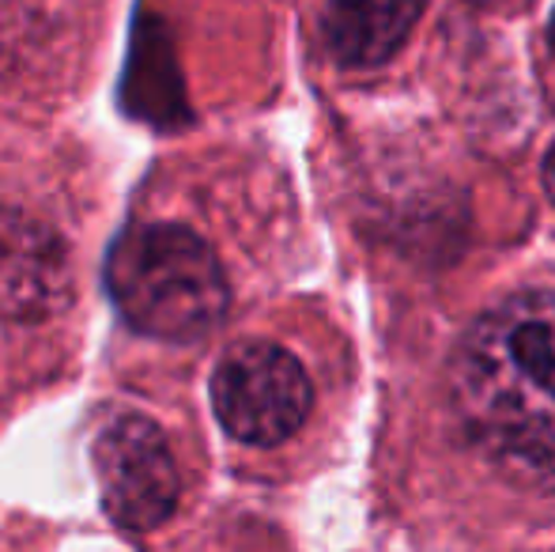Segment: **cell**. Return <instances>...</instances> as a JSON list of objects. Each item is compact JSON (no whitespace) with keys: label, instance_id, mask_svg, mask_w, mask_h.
I'll return each mask as SVG.
<instances>
[{"label":"cell","instance_id":"4","mask_svg":"<svg viewBox=\"0 0 555 552\" xmlns=\"http://www.w3.org/2000/svg\"><path fill=\"white\" fill-rule=\"evenodd\" d=\"M95 473L106 518L125 534H152L175 515L182 477L155 420L121 413L95 435Z\"/></svg>","mask_w":555,"mask_h":552},{"label":"cell","instance_id":"2","mask_svg":"<svg viewBox=\"0 0 555 552\" xmlns=\"http://www.w3.org/2000/svg\"><path fill=\"white\" fill-rule=\"evenodd\" d=\"M103 277L129 330L170 345L208 337L231 299L216 251L185 223H129L106 251Z\"/></svg>","mask_w":555,"mask_h":552},{"label":"cell","instance_id":"6","mask_svg":"<svg viewBox=\"0 0 555 552\" xmlns=\"http://www.w3.org/2000/svg\"><path fill=\"white\" fill-rule=\"evenodd\" d=\"M424 0H330L322 35L344 68L386 65L412 35Z\"/></svg>","mask_w":555,"mask_h":552},{"label":"cell","instance_id":"10","mask_svg":"<svg viewBox=\"0 0 555 552\" xmlns=\"http://www.w3.org/2000/svg\"><path fill=\"white\" fill-rule=\"evenodd\" d=\"M476 4H511V0H476Z\"/></svg>","mask_w":555,"mask_h":552},{"label":"cell","instance_id":"9","mask_svg":"<svg viewBox=\"0 0 555 552\" xmlns=\"http://www.w3.org/2000/svg\"><path fill=\"white\" fill-rule=\"evenodd\" d=\"M548 42H552V53H555V12H552V27H548Z\"/></svg>","mask_w":555,"mask_h":552},{"label":"cell","instance_id":"1","mask_svg":"<svg viewBox=\"0 0 555 552\" xmlns=\"http://www.w3.org/2000/svg\"><path fill=\"white\" fill-rule=\"evenodd\" d=\"M453 401L483 450L555 488V292L483 310L453 356Z\"/></svg>","mask_w":555,"mask_h":552},{"label":"cell","instance_id":"8","mask_svg":"<svg viewBox=\"0 0 555 552\" xmlns=\"http://www.w3.org/2000/svg\"><path fill=\"white\" fill-rule=\"evenodd\" d=\"M544 185H548V193H552V201H555V144H552L548 159H544Z\"/></svg>","mask_w":555,"mask_h":552},{"label":"cell","instance_id":"3","mask_svg":"<svg viewBox=\"0 0 555 552\" xmlns=\"http://www.w3.org/2000/svg\"><path fill=\"white\" fill-rule=\"evenodd\" d=\"M314 406L302 363L272 341L234 345L212 375V409L231 439L276 447L295 435Z\"/></svg>","mask_w":555,"mask_h":552},{"label":"cell","instance_id":"7","mask_svg":"<svg viewBox=\"0 0 555 552\" xmlns=\"http://www.w3.org/2000/svg\"><path fill=\"white\" fill-rule=\"evenodd\" d=\"M121 95H125V111L132 118L147 121V126L175 129L182 121H190L182 76H178V61L175 50H170V35L159 20L137 23Z\"/></svg>","mask_w":555,"mask_h":552},{"label":"cell","instance_id":"5","mask_svg":"<svg viewBox=\"0 0 555 552\" xmlns=\"http://www.w3.org/2000/svg\"><path fill=\"white\" fill-rule=\"evenodd\" d=\"M73 303L65 239L50 223L0 205V318L42 322Z\"/></svg>","mask_w":555,"mask_h":552}]
</instances>
